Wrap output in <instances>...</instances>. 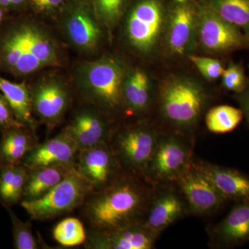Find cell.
<instances>
[{
  "label": "cell",
  "instance_id": "obj_26",
  "mask_svg": "<svg viewBox=\"0 0 249 249\" xmlns=\"http://www.w3.org/2000/svg\"><path fill=\"white\" fill-rule=\"evenodd\" d=\"M219 16L238 27L249 39V0H204Z\"/></svg>",
  "mask_w": 249,
  "mask_h": 249
},
{
  "label": "cell",
  "instance_id": "obj_17",
  "mask_svg": "<svg viewBox=\"0 0 249 249\" xmlns=\"http://www.w3.org/2000/svg\"><path fill=\"white\" fill-rule=\"evenodd\" d=\"M31 96L34 111L49 128L61 121L71 102L66 88L53 80L41 83Z\"/></svg>",
  "mask_w": 249,
  "mask_h": 249
},
{
  "label": "cell",
  "instance_id": "obj_14",
  "mask_svg": "<svg viewBox=\"0 0 249 249\" xmlns=\"http://www.w3.org/2000/svg\"><path fill=\"white\" fill-rule=\"evenodd\" d=\"M160 234L143 222L115 229L89 231L84 247L88 249H152Z\"/></svg>",
  "mask_w": 249,
  "mask_h": 249
},
{
  "label": "cell",
  "instance_id": "obj_21",
  "mask_svg": "<svg viewBox=\"0 0 249 249\" xmlns=\"http://www.w3.org/2000/svg\"><path fill=\"white\" fill-rule=\"evenodd\" d=\"M39 142L35 131L26 126L3 129L0 139V168L22 164L24 157Z\"/></svg>",
  "mask_w": 249,
  "mask_h": 249
},
{
  "label": "cell",
  "instance_id": "obj_41",
  "mask_svg": "<svg viewBox=\"0 0 249 249\" xmlns=\"http://www.w3.org/2000/svg\"><path fill=\"white\" fill-rule=\"evenodd\" d=\"M31 2H34V1H37V0H31Z\"/></svg>",
  "mask_w": 249,
  "mask_h": 249
},
{
  "label": "cell",
  "instance_id": "obj_8",
  "mask_svg": "<svg viewBox=\"0 0 249 249\" xmlns=\"http://www.w3.org/2000/svg\"><path fill=\"white\" fill-rule=\"evenodd\" d=\"M198 46L206 53L222 55L249 49V39L238 27L224 20L204 1L197 5Z\"/></svg>",
  "mask_w": 249,
  "mask_h": 249
},
{
  "label": "cell",
  "instance_id": "obj_12",
  "mask_svg": "<svg viewBox=\"0 0 249 249\" xmlns=\"http://www.w3.org/2000/svg\"><path fill=\"white\" fill-rule=\"evenodd\" d=\"M189 214L186 201L175 183L157 185L147 208L143 223L160 234Z\"/></svg>",
  "mask_w": 249,
  "mask_h": 249
},
{
  "label": "cell",
  "instance_id": "obj_38",
  "mask_svg": "<svg viewBox=\"0 0 249 249\" xmlns=\"http://www.w3.org/2000/svg\"><path fill=\"white\" fill-rule=\"evenodd\" d=\"M25 1L26 0H11V5H19Z\"/></svg>",
  "mask_w": 249,
  "mask_h": 249
},
{
  "label": "cell",
  "instance_id": "obj_11",
  "mask_svg": "<svg viewBox=\"0 0 249 249\" xmlns=\"http://www.w3.org/2000/svg\"><path fill=\"white\" fill-rule=\"evenodd\" d=\"M76 168L90 183L93 192L109 186L124 173L109 142L80 150Z\"/></svg>",
  "mask_w": 249,
  "mask_h": 249
},
{
  "label": "cell",
  "instance_id": "obj_40",
  "mask_svg": "<svg viewBox=\"0 0 249 249\" xmlns=\"http://www.w3.org/2000/svg\"><path fill=\"white\" fill-rule=\"evenodd\" d=\"M3 13L2 11H1V8H0V21L2 19Z\"/></svg>",
  "mask_w": 249,
  "mask_h": 249
},
{
  "label": "cell",
  "instance_id": "obj_1",
  "mask_svg": "<svg viewBox=\"0 0 249 249\" xmlns=\"http://www.w3.org/2000/svg\"><path fill=\"white\" fill-rule=\"evenodd\" d=\"M155 186L124 172L101 191L91 192L79 209L89 231L115 230L143 222Z\"/></svg>",
  "mask_w": 249,
  "mask_h": 249
},
{
  "label": "cell",
  "instance_id": "obj_19",
  "mask_svg": "<svg viewBox=\"0 0 249 249\" xmlns=\"http://www.w3.org/2000/svg\"><path fill=\"white\" fill-rule=\"evenodd\" d=\"M67 34L72 43L85 51L93 50L101 40V28L88 8L83 5L75 6L65 22Z\"/></svg>",
  "mask_w": 249,
  "mask_h": 249
},
{
  "label": "cell",
  "instance_id": "obj_28",
  "mask_svg": "<svg viewBox=\"0 0 249 249\" xmlns=\"http://www.w3.org/2000/svg\"><path fill=\"white\" fill-rule=\"evenodd\" d=\"M52 235L55 242L64 247H74L84 245L88 233L84 224L76 217L62 219L54 227Z\"/></svg>",
  "mask_w": 249,
  "mask_h": 249
},
{
  "label": "cell",
  "instance_id": "obj_6",
  "mask_svg": "<svg viewBox=\"0 0 249 249\" xmlns=\"http://www.w3.org/2000/svg\"><path fill=\"white\" fill-rule=\"evenodd\" d=\"M193 141L188 135L162 132L143 177L153 186L174 183L193 162Z\"/></svg>",
  "mask_w": 249,
  "mask_h": 249
},
{
  "label": "cell",
  "instance_id": "obj_2",
  "mask_svg": "<svg viewBox=\"0 0 249 249\" xmlns=\"http://www.w3.org/2000/svg\"><path fill=\"white\" fill-rule=\"evenodd\" d=\"M157 103L160 115L174 132L188 135L200 120L208 95L196 78L171 75L160 84Z\"/></svg>",
  "mask_w": 249,
  "mask_h": 249
},
{
  "label": "cell",
  "instance_id": "obj_10",
  "mask_svg": "<svg viewBox=\"0 0 249 249\" xmlns=\"http://www.w3.org/2000/svg\"><path fill=\"white\" fill-rule=\"evenodd\" d=\"M197 28V5L177 3L168 14L163 36L168 52L176 57L194 54L198 47Z\"/></svg>",
  "mask_w": 249,
  "mask_h": 249
},
{
  "label": "cell",
  "instance_id": "obj_30",
  "mask_svg": "<svg viewBox=\"0 0 249 249\" xmlns=\"http://www.w3.org/2000/svg\"><path fill=\"white\" fill-rule=\"evenodd\" d=\"M96 18L107 29H113L124 12V0H95Z\"/></svg>",
  "mask_w": 249,
  "mask_h": 249
},
{
  "label": "cell",
  "instance_id": "obj_18",
  "mask_svg": "<svg viewBox=\"0 0 249 249\" xmlns=\"http://www.w3.org/2000/svg\"><path fill=\"white\" fill-rule=\"evenodd\" d=\"M211 245L228 248L249 241V202H238L222 221L210 229Z\"/></svg>",
  "mask_w": 249,
  "mask_h": 249
},
{
  "label": "cell",
  "instance_id": "obj_37",
  "mask_svg": "<svg viewBox=\"0 0 249 249\" xmlns=\"http://www.w3.org/2000/svg\"><path fill=\"white\" fill-rule=\"evenodd\" d=\"M0 5H1V6H4V7L9 6L11 5V0H0Z\"/></svg>",
  "mask_w": 249,
  "mask_h": 249
},
{
  "label": "cell",
  "instance_id": "obj_31",
  "mask_svg": "<svg viewBox=\"0 0 249 249\" xmlns=\"http://www.w3.org/2000/svg\"><path fill=\"white\" fill-rule=\"evenodd\" d=\"M221 78L223 88L235 93L242 92L249 83L243 66L235 62L229 64Z\"/></svg>",
  "mask_w": 249,
  "mask_h": 249
},
{
  "label": "cell",
  "instance_id": "obj_25",
  "mask_svg": "<svg viewBox=\"0 0 249 249\" xmlns=\"http://www.w3.org/2000/svg\"><path fill=\"white\" fill-rule=\"evenodd\" d=\"M27 174L22 164L0 168V204L6 209L22 201Z\"/></svg>",
  "mask_w": 249,
  "mask_h": 249
},
{
  "label": "cell",
  "instance_id": "obj_24",
  "mask_svg": "<svg viewBox=\"0 0 249 249\" xmlns=\"http://www.w3.org/2000/svg\"><path fill=\"white\" fill-rule=\"evenodd\" d=\"M0 92L4 95L17 120L35 131L36 123L33 116L31 92L26 85L14 83L0 76Z\"/></svg>",
  "mask_w": 249,
  "mask_h": 249
},
{
  "label": "cell",
  "instance_id": "obj_4",
  "mask_svg": "<svg viewBox=\"0 0 249 249\" xmlns=\"http://www.w3.org/2000/svg\"><path fill=\"white\" fill-rule=\"evenodd\" d=\"M162 132L151 124L139 123L114 129L108 142L124 172L143 177Z\"/></svg>",
  "mask_w": 249,
  "mask_h": 249
},
{
  "label": "cell",
  "instance_id": "obj_16",
  "mask_svg": "<svg viewBox=\"0 0 249 249\" xmlns=\"http://www.w3.org/2000/svg\"><path fill=\"white\" fill-rule=\"evenodd\" d=\"M79 150L65 129L53 138L39 142L24 157L22 164L28 170L51 165L76 163Z\"/></svg>",
  "mask_w": 249,
  "mask_h": 249
},
{
  "label": "cell",
  "instance_id": "obj_13",
  "mask_svg": "<svg viewBox=\"0 0 249 249\" xmlns=\"http://www.w3.org/2000/svg\"><path fill=\"white\" fill-rule=\"evenodd\" d=\"M22 53L14 68L19 74H29L47 66L56 65L58 51L48 36L38 27L25 25L19 28Z\"/></svg>",
  "mask_w": 249,
  "mask_h": 249
},
{
  "label": "cell",
  "instance_id": "obj_36",
  "mask_svg": "<svg viewBox=\"0 0 249 249\" xmlns=\"http://www.w3.org/2000/svg\"><path fill=\"white\" fill-rule=\"evenodd\" d=\"M63 1L64 0H37L32 3L36 9L40 10V11H45V10H49L57 7L59 5L62 4Z\"/></svg>",
  "mask_w": 249,
  "mask_h": 249
},
{
  "label": "cell",
  "instance_id": "obj_32",
  "mask_svg": "<svg viewBox=\"0 0 249 249\" xmlns=\"http://www.w3.org/2000/svg\"><path fill=\"white\" fill-rule=\"evenodd\" d=\"M188 58L201 76L209 81L219 79L225 70L222 62L218 59L199 56L195 54L190 55Z\"/></svg>",
  "mask_w": 249,
  "mask_h": 249
},
{
  "label": "cell",
  "instance_id": "obj_34",
  "mask_svg": "<svg viewBox=\"0 0 249 249\" xmlns=\"http://www.w3.org/2000/svg\"><path fill=\"white\" fill-rule=\"evenodd\" d=\"M23 126L25 125L17 120L4 95L0 92V129L3 130Z\"/></svg>",
  "mask_w": 249,
  "mask_h": 249
},
{
  "label": "cell",
  "instance_id": "obj_27",
  "mask_svg": "<svg viewBox=\"0 0 249 249\" xmlns=\"http://www.w3.org/2000/svg\"><path fill=\"white\" fill-rule=\"evenodd\" d=\"M244 118L240 108L222 105L211 108L206 114V127L214 134L232 132L240 124Z\"/></svg>",
  "mask_w": 249,
  "mask_h": 249
},
{
  "label": "cell",
  "instance_id": "obj_5",
  "mask_svg": "<svg viewBox=\"0 0 249 249\" xmlns=\"http://www.w3.org/2000/svg\"><path fill=\"white\" fill-rule=\"evenodd\" d=\"M92 191V187L76 168L45 196L22 200L20 204L31 220H48L79 209Z\"/></svg>",
  "mask_w": 249,
  "mask_h": 249
},
{
  "label": "cell",
  "instance_id": "obj_35",
  "mask_svg": "<svg viewBox=\"0 0 249 249\" xmlns=\"http://www.w3.org/2000/svg\"><path fill=\"white\" fill-rule=\"evenodd\" d=\"M235 98L249 125V83L242 92L235 93Z\"/></svg>",
  "mask_w": 249,
  "mask_h": 249
},
{
  "label": "cell",
  "instance_id": "obj_33",
  "mask_svg": "<svg viewBox=\"0 0 249 249\" xmlns=\"http://www.w3.org/2000/svg\"><path fill=\"white\" fill-rule=\"evenodd\" d=\"M5 63L14 70L22 53V40L19 29L14 31L5 38L1 45Z\"/></svg>",
  "mask_w": 249,
  "mask_h": 249
},
{
  "label": "cell",
  "instance_id": "obj_20",
  "mask_svg": "<svg viewBox=\"0 0 249 249\" xmlns=\"http://www.w3.org/2000/svg\"><path fill=\"white\" fill-rule=\"evenodd\" d=\"M199 165L226 200L249 202V177L238 170L217 165Z\"/></svg>",
  "mask_w": 249,
  "mask_h": 249
},
{
  "label": "cell",
  "instance_id": "obj_23",
  "mask_svg": "<svg viewBox=\"0 0 249 249\" xmlns=\"http://www.w3.org/2000/svg\"><path fill=\"white\" fill-rule=\"evenodd\" d=\"M75 168L76 163L28 170L22 200H34L45 196L66 178Z\"/></svg>",
  "mask_w": 249,
  "mask_h": 249
},
{
  "label": "cell",
  "instance_id": "obj_9",
  "mask_svg": "<svg viewBox=\"0 0 249 249\" xmlns=\"http://www.w3.org/2000/svg\"><path fill=\"white\" fill-rule=\"evenodd\" d=\"M174 183L186 201L189 214L193 215H211L227 201L194 161Z\"/></svg>",
  "mask_w": 249,
  "mask_h": 249
},
{
  "label": "cell",
  "instance_id": "obj_7",
  "mask_svg": "<svg viewBox=\"0 0 249 249\" xmlns=\"http://www.w3.org/2000/svg\"><path fill=\"white\" fill-rule=\"evenodd\" d=\"M168 14L161 0H139L129 11L124 32L129 45L142 55L157 50L164 36Z\"/></svg>",
  "mask_w": 249,
  "mask_h": 249
},
{
  "label": "cell",
  "instance_id": "obj_15",
  "mask_svg": "<svg viewBox=\"0 0 249 249\" xmlns=\"http://www.w3.org/2000/svg\"><path fill=\"white\" fill-rule=\"evenodd\" d=\"M65 129L79 151L109 142L114 130L109 117L95 107L80 109Z\"/></svg>",
  "mask_w": 249,
  "mask_h": 249
},
{
  "label": "cell",
  "instance_id": "obj_29",
  "mask_svg": "<svg viewBox=\"0 0 249 249\" xmlns=\"http://www.w3.org/2000/svg\"><path fill=\"white\" fill-rule=\"evenodd\" d=\"M8 213L12 223L14 248L16 249H37L38 242L34 235L30 222H23L11 208H7Z\"/></svg>",
  "mask_w": 249,
  "mask_h": 249
},
{
  "label": "cell",
  "instance_id": "obj_3",
  "mask_svg": "<svg viewBox=\"0 0 249 249\" xmlns=\"http://www.w3.org/2000/svg\"><path fill=\"white\" fill-rule=\"evenodd\" d=\"M127 72L124 64L114 57L85 63L79 72L82 93L103 114L116 115L125 109L123 88Z\"/></svg>",
  "mask_w": 249,
  "mask_h": 249
},
{
  "label": "cell",
  "instance_id": "obj_22",
  "mask_svg": "<svg viewBox=\"0 0 249 249\" xmlns=\"http://www.w3.org/2000/svg\"><path fill=\"white\" fill-rule=\"evenodd\" d=\"M124 108L134 114H145L151 107L153 89L150 76L140 68L126 73L123 88Z\"/></svg>",
  "mask_w": 249,
  "mask_h": 249
},
{
  "label": "cell",
  "instance_id": "obj_39",
  "mask_svg": "<svg viewBox=\"0 0 249 249\" xmlns=\"http://www.w3.org/2000/svg\"><path fill=\"white\" fill-rule=\"evenodd\" d=\"M175 1L178 4H183V3L188 2V0H175Z\"/></svg>",
  "mask_w": 249,
  "mask_h": 249
}]
</instances>
